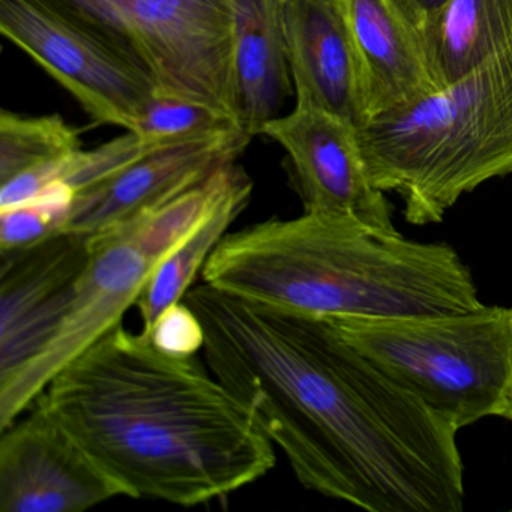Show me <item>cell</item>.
I'll return each instance as SVG.
<instances>
[{
	"instance_id": "obj_1",
	"label": "cell",
	"mask_w": 512,
	"mask_h": 512,
	"mask_svg": "<svg viewBox=\"0 0 512 512\" xmlns=\"http://www.w3.org/2000/svg\"><path fill=\"white\" fill-rule=\"evenodd\" d=\"M206 364L298 481L370 512H460L457 430L365 358L329 317L199 284Z\"/></svg>"
},
{
	"instance_id": "obj_2",
	"label": "cell",
	"mask_w": 512,
	"mask_h": 512,
	"mask_svg": "<svg viewBox=\"0 0 512 512\" xmlns=\"http://www.w3.org/2000/svg\"><path fill=\"white\" fill-rule=\"evenodd\" d=\"M43 407L134 499H224L275 466L253 413L196 356L118 325L59 371Z\"/></svg>"
},
{
	"instance_id": "obj_3",
	"label": "cell",
	"mask_w": 512,
	"mask_h": 512,
	"mask_svg": "<svg viewBox=\"0 0 512 512\" xmlns=\"http://www.w3.org/2000/svg\"><path fill=\"white\" fill-rule=\"evenodd\" d=\"M202 278L223 292L323 317L437 316L482 305L451 245L325 212L227 233Z\"/></svg>"
},
{
	"instance_id": "obj_4",
	"label": "cell",
	"mask_w": 512,
	"mask_h": 512,
	"mask_svg": "<svg viewBox=\"0 0 512 512\" xmlns=\"http://www.w3.org/2000/svg\"><path fill=\"white\" fill-rule=\"evenodd\" d=\"M358 133L374 187L403 197L410 224L440 223L461 196L512 173V44Z\"/></svg>"
},
{
	"instance_id": "obj_5",
	"label": "cell",
	"mask_w": 512,
	"mask_h": 512,
	"mask_svg": "<svg viewBox=\"0 0 512 512\" xmlns=\"http://www.w3.org/2000/svg\"><path fill=\"white\" fill-rule=\"evenodd\" d=\"M329 319L382 373L455 430L490 416L505 418L512 391V308Z\"/></svg>"
},
{
	"instance_id": "obj_6",
	"label": "cell",
	"mask_w": 512,
	"mask_h": 512,
	"mask_svg": "<svg viewBox=\"0 0 512 512\" xmlns=\"http://www.w3.org/2000/svg\"><path fill=\"white\" fill-rule=\"evenodd\" d=\"M46 2L142 70L155 94L202 101L239 124L233 0Z\"/></svg>"
},
{
	"instance_id": "obj_7",
	"label": "cell",
	"mask_w": 512,
	"mask_h": 512,
	"mask_svg": "<svg viewBox=\"0 0 512 512\" xmlns=\"http://www.w3.org/2000/svg\"><path fill=\"white\" fill-rule=\"evenodd\" d=\"M0 31L100 124L133 131L154 98L142 70L46 0H0Z\"/></svg>"
},
{
	"instance_id": "obj_8",
	"label": "cell",
	"mask_w": 512,
	"mask_h": 512,
	"mask_svg": "<svg viewBox=\"0 0 512 512\" xmlns=\"http://www.w3.org/2000/svg\"><path fill=\"white\" fill-rule=\"evenodd\" d=\"M92 257L76 296L46 346L0 374V431L25 415L53 377L121 325L157 265L119 230L91 241Z\"/></svg>"
},
{
	"instance_id": "obj_9",
	"label": "cell",
	"mask_w": 512,
	"mask_h": 512,
	"mask_svg": "<svg viewBox=\"0 0 512 512\" xmlns=\"http://www.w3.org/2000/svg\"><path fill=\"white\" fill-rule=\"evenodd\" d=\"M28 412L0 431V511L83 512L125 496L47 410Z\"/></svg>"
},
{
	"instance_id": "obj_10",
	"label": "cell",
	"mask_w": 512,
	"mask_h": 512,
	"mask_svg": "<svg viewBox=\"0 0 512 512\" xmlns=\"http://www.w3.org/2000/svg\"><path fill=\"white\" fill-rule=\"evenodd\" d=\"M262 134L283 146L305 212L347 215L380 229H395L392 206L368 175L358 125L296 101L289 115L268 122Z\"/></svg>"
},
{
	"instance_id": "obj_11",
	"label": "cell",
	"mask_w": 512,
	"mask_h": 512,
	"mask_svg": "<svg viewBox=\"0 0 512 512\" xmlns=\"http://www.w3.org/2000/svg\"><path fill=\"white\" fill-rule=\"evenodd\" d=\"M91 242L61 232L2 254L0 374L37 355L61 325L91 262Z\"/></svg>"
},
{
	"instance_id": "obj_12",
	"label": "cell",
	"mask_w": 512,
	"mask_h": 512,
	"mask_svg": "<svg viewBox=\"0 0 512 512\" xmlns=\"http://www.w3.org/2000/svg\"><path fill=\"white\" fill-rule=\"evenodd\" d=\"M250 142L244 131L235 130L146 154L77 193L62 232L94 241L139 212L235 163Z\"/></svg>"
},
{
	"instance_id": "obj_13",
	"label": "cell",
	"mask_w": 512,
	"mask_h": 512,
	"mask_svg": "<svg viewBox=\"0 0 512 512\" xmlns=\"http://www.w3.org/2000/svg\"><path fill=\"white\" fill-rule=\"evenodd\" d=\"M296 101L367 124L364 70L343 0H277Z\"/></svg>"
},
{
	"instance_id": "obj_14",
	"label": "cell",
	"mask_w": 512,
	"mask_h": 512,
	"mask_svg": "<svg viewBox=\"0 0 512 512\" xmlns=\"http://www.w3.org/2000/svg\"><path fill=\"white\" fill-rule=\"evenodd\" d=\"M343 4L364 70L368 121L439 91L424 38L391 0Z\"/></svg>"
},
{
	"instance_id": "obj_15",
	"label": "cell",
	"mask_w": 512,
	"mask_h": 512,
	"mask_svg": "<svg viewBox=\"0 0 512 512\" xmlns=\"http://www.w3.org/2000/svg\"><path fill=\"white\" fill-rule=\"evenodd\" d=\"M239 125L250 139L295 92L277 0H233Z\"/></svg>"
},
{
	"instance_id": "obj_16",
	"label": "cell",
	"mask_w": 512,
	"mask_h": 512,
	"mask_svg": "<svg viewBox=\"0 0 512 512\" xmlns=\"http://www.w3.org/2000/svg\"><path fill=\"white\" fill-rule=\"evenodd\" d=\"M251 194L253 181L242 167L236 166L214 208L149 278L136 304L143 320V331H149L164 311L184 299L196 275L202 274L209 257L229 233V227L247 208Z\"/></svg>"
},
{
	"instance_id": "obj_17",
	"label": "cell",
	"mask_w": 512,
	"mask_h": 512,
	"mask_svg": "<svg viewBox=\"0 0 512 512\" xmlns=\"http://www.w3.org/2000/svg\"><path fill=\"white\" fill-rule=\"evenodd\" d=\"M512 44V0H449L425 40L439 89Z\"/></svg>"
},
{
	"instance_id": "obj_18",
	"label": "cell",
	"mask_w": 512,
	"mask_h": 512,
	"mask_svg": "<svg viewBox=\"0 0 512 512\" xmlns=\"http://www.w3.org/2000/svg\"><path fill=\"white\" fill-rule=\"evenodd\" d=\"M80 149L79 134L61 115L32 118L8 110L0 113V182Z\"/></svg>"
},
{
	"instance_id": "obj_19",
	"label": "cell",
	"mask_w": 512,
	"mask_h": 512,
	"mask_svg": "<svg viewBox=\"0 0 512 512\" xmlns=\"http://www.w3.org/2000/svg\"><path fill=\"white\" fill-rule=\"evenodd\" d=\"M235 130H242L238 122L214 106L155 94L131 133L152 145L170 146Z\"/></svg>"
},
{
	"instance_id": "obj_20",
	"label": "cell",
	"mask_w": 512,
	"mask_h": 512,
	"mask_svg": "<svg viewBox=\"0 0 512 512\" xmlns=\"http://www.w3.org/2000/svg\"><path fill=\"white\" fill-rule=\"evenodd\" d=\"M76 193L56 184L31 202L0 209V254L14 253L61 233Z\"/></svg>"
},
{
	"instance_id": "obj_21",
	"label": "cell",
	"mask_w": 512,
	"mask_h": 512,
	"mask_svg": "<svg viewBox=\"0 0 512 512\" xmlns=\"http://www.w3.org/2000/svg\"><path fill=\"white\" fill-rule=\"evenodd\" d=\"M145 332L157 346L175 355L196 356L205 343L202 323L184 301L164 311L154 326Z\"/></svg>"
},
{
	"instance_id": "obj_22",
	"label": "cell",
	"mask_w": 512,
	"mask_h": 512,
	"mask_svg": "<svg viewBox=\"0 0 512 512\" xmlns=\"http://www.w3.org/2000/svg\"><path fill=\"white\" fill-rule=\"evenodd\" d=\"M413 28L427 40L449 0H391Z\"/></svg>"
},
{
	"instance_id": "obj_23",
	"label": "cell",
	"mask_w": 512,
	"mask_h": 512,
	"mask_svg": "<svg viewBox=\"0 0 512 512\" xmlns=\"http://www.w3.org/2000/svg\"><path fill=\"white\" fill-rule=\"evenodd\" d=\"M506 419H509V421H512V391H511V400H509V406L508 410H506Z\"/></svg>"
}]
</instances>
